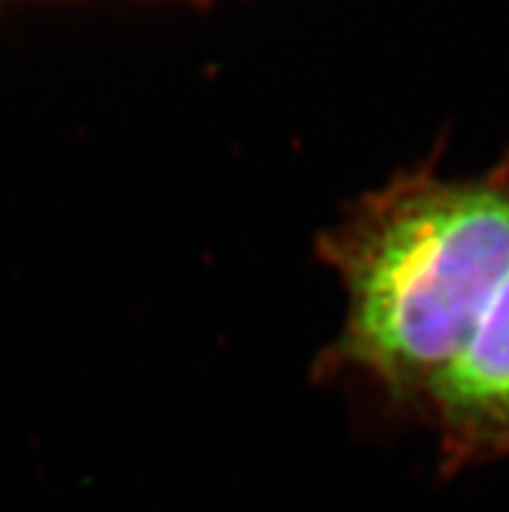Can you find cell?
<instances>
[{
  "instance_id": "6da1fadb",
  "label": "cell",
  "mask_w": 509,
  "mask_h": 512,
  "mask_svg": "<svg viewBox=\"0 0 509 512\" xmlns=\"http://www.w3.org/2000/svg\"><path fill=\"white\" fill-rule=\"evenodd\" d=\"M317 247L348 299L338 362L426 403L509 273V159L463 180L398 177Z\"/></svg>"
},
{
  "instance_id": "7a4b0ae2",
  "label": "cell",
  "mask_w": 509,
  "mask_h": 512,
  "mask_svg": "<svg viewBox=\"0 0 509 512\" xmlns=\"http://www.w3.org/2000/svg\"><path fill=\"white\" fill-rule=\"evenodd\" d=\"M426 403L445 471L509 455V273Z\"/></svg>"
}]
</instances>
